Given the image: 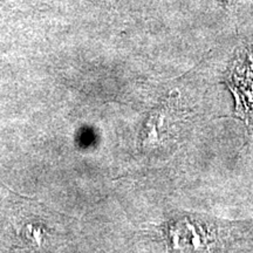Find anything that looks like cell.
<instances>
[{
    "instance_id": "cell-1",
    "label": "cell",
    "mask_w": 253,
    "mask_h": 253,
    "mask_svg": "<svg viewBox=\"0 0 253 253\" xmlns=\"http://www.w3.org/2000/svg\"><path fill=\"white\" fill-rule=\"evenodd\" d=\"M230 84L237 97V112L253 126V47L243 50L233 62Z\"/></svg>"
}]
</instances>
